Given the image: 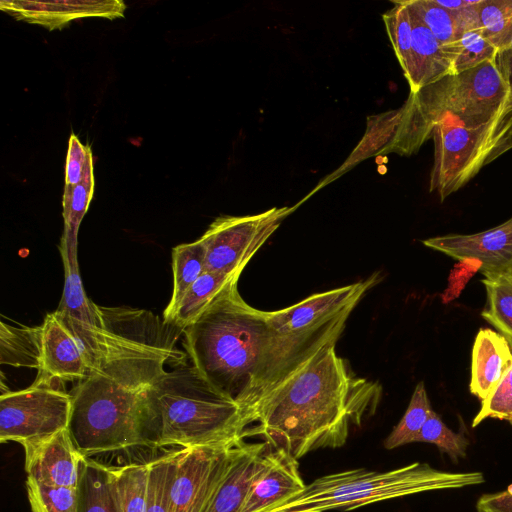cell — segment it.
I'll list each match as a JSON object with an SVG mask.
<instances>
[{
    "instance_id": "277c9868",
    "label": "cell",
    "mask_w": 512,
    "mask_h": 512,
    "mask_svg": "<svg viewBox=\"0 0 512 512\" xmlns=\"http://www.w3.org/2000/svg\"><path fill=\"white\" fill-rule=\"evenodd\" d=\"M230 283L189 326L184 347L192 365L244 415L258 383L269 343L267 312L248 305ZM246 420V419H245Z\"/></svg>"
},
{
    "instance_id": "5bb4252c",
    "label": "cell",
    "mask_w": 512,
    "mask_h": 512,
    "mask_svg": "<svg viewBox=\"0 0 512 512\" xmlns=\"http://www.w3.org/2000/svg\"><path fill=\"white\" fill-rule=\"evenodd\" d=\"M27 480L49 488H77L85 458L68 429L23 446Z\"/></svg>"
},
{
    "instance_id": "7402d4cb",
    "label": "cell",
    "mask_w": 512,
    "mask_h": 512,
    "mask_svg": "<svg viewBox=\"0 0 512 512\" xmlns=\"http://www.w3.org/2000/svg\"><path fill=\"white\" fill-rule=\"evenodd\" d=\"M77 509L78 512H118L110 467L90 457H85L81 464Z\"/></svg>"
},
{
    "instance_id": "d4e9b609",
    "label": "cell",
    "mask_w": 512,
    "mask_h": 512,
    "mask_svg": "<svg viewBox=\"0 0 512 512\" xmlns=\"http://www.w3.org/2000/svg\"><path fill=\"white\" fill-rule=\"evenodd\" d=\"M205 247L200 239L176 246L172 251L173 291L163 312L167 322L192 284L205 272Z\"/></svg>"
},
{
    "instance_id": "74e56055",
    "label": "cell",
    "mask_w": 512,
    "mask_h": 512,
    "mask_svg": "<svg viewBox=\"0 0 512 512\" xmlns=\"http://www.w3.org/2000/svg\"><path fill=\"white\" fill-rule=\"evenodd\" d=\"M477 512H512V484L505 490L483 494L476 503Z\"/></svg>"
},
{
    "instance_id": "7a4b0ae2",
    "label": "cell",
    "mask_w": 512,
    "mask_h": 512,
    "mask_svg": "<svg viewBox=\"0 0 512 512\" xmlns=\"http://www.w3.org/2000/svg\"><path fill=\"white\" fill-rule=\"evenodd\" d=\"M59 250L64 287L56 312L77 339L91 374L146 390L167 372L165 364H184L176 345L182 329L148 310L95 304L83 288L77 249L61 239Z\"/></svg>"
},
{
    "instance_id": "ab89813d",
    "label": "cell",
    "mask_w": 512,
    "mask_h": 512,
    "mask_svg": "<svg viewBox=\"0 0 512 512\" xmlns=\"http://www.w3.org/2000/svg\"><path fill=\"white\" fill-rule=\"evenodd\" d=\"M433 2L448 11H461L476 5L479 0H433Z\"/></svg>"
},
{
    "instance_id": "3957f363",
    "label": "cell",
    "mask_w": 512,
    "mask_h": 512,
    "mask_svg": "<svg viewBox=\"0 0 512 512\" xmlns=\"http://www.w3.org/2000/svg\"><path fill=\"white\" fill-rule=\"evenodd\" d=\"M512 107V84L487 61L460 74L448 75L410 93L400 108L368 118L358 151L364 158L378 154L411 155L430 138L445 115L463 126L489 122Z\"/></svg>"
},
{
    "instance_id": "8fae6325",
    "label": "cell",
    "mask_w": 512,
    "mask_h": 512,
    "mask_svg": "<svg viewBox=\"0 0 512 512\" xmlns=\"http://www.w3.org/2000/svg\"><path fill=\"white\" fill-rule=\"evenodd\" d=\"M294 207H273L255 215L221 216L201 236L205 271L240 275L246 264Z\"/></svg>"
},
{
    "instance_id": "9c48e42d",
    "label": "cell",
    "mask_w": 512,
    "mask_h": 512,
    "mask_svg": "<svg viewBox=\"0 0 512 512\" xmlns=\"http://www.w3.org/2000/svg\"><path fill=\"white\" fill-rule=\"evenodd\" d=\"M432 138L429 191L444 201L512 148V107L475 127H465L454 116L445 115L434 127Z\"/></svg>"
},
{
    "instance_id": "44dd1931",
    "label": "cell",
    "mask_w": 512,
    "mask_h": 512,
    "mask_svg": "<svg viewBox=\"0 0 512 512\" xmlns=\"http://www.w3.org/2000/svg\"><path fill=\"white\" fill-rule=\"evenodd\" d=\"M404 2L443 45L456 41L469 30L480 29L476 9L479 2L461 11H448L433 0Z\"/></svg>"
},
{
    "instance_id": "8d00e7d4",
    "label": "cell",
    "mask_w": 512,
    "mask_h": 512,
    "mask_svg": "<svg viewBox=\"0 0 512 512\" xmlns=\"http://www.w3.org/2000/svg\"><path fill=\"white\" fill-rule=\"evenodd\" d=\"M90 154V146L83 145L75 134H71L66 159L65 186L76 185L82 180Z\"/></svg>"
},
{
    "instance_id": "d6a6232c",
    "label": "cell",
    "mask_w": 512,
    "mask_h": 512,
    "mask_svg": "<svg viewBox=\"0 0 512 512\" xmlns=\"http://www.w3.org/2000/svg\"><path fill=\"white\" fill-rule=\"evenodd\" d=\"M416 442L436 445L442 453L448 454L454 462L466 456L469 445L468 439L461 433L454 432L448 428L434 410L431 411L424 423L416 438Z\"/></svg>"
},
{
    "instance_id": "f1b7e54d",
    "label": "cell",
    "mask_w": 512,
    "mask_h": 512,
    "mask_svg": "<svg viewBox=\"0 0 512 512\" xmlns=\"http://www.w3.org/2000/svg\"><path fill=\"white\" fill-rule=\"evenodd\" d=\"M432 410L425 384L420 381L412 393L401 420L384 440V447L391 450L416 442V438Z\"/></svg>"
},
{
    "instance_id": "d590c367",
    "label": "cell",
    "mask_w": 512,
    "mask_h": 512,
    "mask_svg": "<svg viewBox=\"0 0 512 512\" xmlns=\"http://www.w3.org/2000/svg\"><path fill=\"white\" fill-rule=\"evenodd\" d=\"M488 418L505 420L512 424V365L482 401L481 408L472 421V427Z\"/></svg>"
},
{
    "instance_id": "1f68e13d",
    "label": "cell",
    "mask_w": 512,
    "mask_h": 512,
    "mask_svg": "<svg viewBox=\"0 0 512 512\" xmlns=\"http://www.w3.org/2000/svg\"><path fill=\"white\" fill-rule=\"evenodd\" d=\"M394 6L382 16L396 57L406 77L411 64L412 23L410 12L402 1H393Z\"/></svg>"
},
{
    "instance_id": "9a60e30c",
    "label": "cell",
    "mask_w": 512,
    "mask_h": 512,
    "mask_svg": "<svg viewBox=\"0 0 512 512\" xmlns=\"http://www.w3.org/2000/svg\"><path fill=\"white\" fill-rule=\"evenodd\" d=\"M269 447L265 442L240 441L203 512H241L254 482L270 464Z\"/></svg>"
},
{
    "instance_id": "f546056e",
    "label": "cell",
    "mask_w": 512,
    "mask_h": 512,
    "mask_svg": "<svg viewBox=\"0 0 512 512\" xmlns=\"http://www.w3.org/2000/svg\"><path fill=\"white\" fill-rule=\"evenodd\" d=\"M452 62V75L471 70L484 62L495 61L498 50L484 38L480 29L465 32L454 42L444 44Z\"/></svg>"
},
{
    "instance_id": "e575fe53",
    "label": "cell",
    "mask_w": 512,
    "mask_h": 512,
    "mask_svg": "<svg viewBox=\"0 0 512 512\" xmlns=\"http://www.w3.org/2000/svg\"><path fill=\"white\" fill-rule=\"evenodd\" d=\"M173 452L148 462L145 512H170L169 479Z\"/></svg>"
},
{
    "instance_id": "5b68a950",
    "label": "cell",
    "mask_w": 512,
    "mask_h": 512,
    "mask_svg": "<svg viewBox=\"0 0 512 512\" xmlns=\"http://www.w3.org/2000/svg\"><path fill=\"white\" fill-rule=\"evenodd\" d=\"M146 408L150 447L194 448L247 437L242 408L215 391L193 365H177L147 388Z\"/></svg>"
},
{
    "instance_id": "30bf717a",
    "label": "cell",
    "mask_w": 512,
    "mask_h": 512,
    "mask_svg": "<svg viewBox=\"0 0 512 512\" xmlns=\"http://www.w3.org/2000/svg\"><path fill=\"white\" fill-rule=\"evenodd\" d=\"M61 380H39L0 397V441L22 446L68 428L72 399Z\"/></svg>"
},
{
    "instance_id": "7c38bea8",
    "label": "cell",
    "mask_w": 512,
    "mask_h": 512,
    "mask_svg": "<svg viewBox=\"0 0 512 512\" xmlns=\"http://www.w3.org/2000/svg\"><path fill=\"white\" fill-rule=\"evenodd\" d=\"M239 442L173 451L168 487L170 512L204 511Z\"/></svg>"
},
{
    "instance_id": "603a6c76",
    "label": "cell",
    "mask_w": 512,
    "mask_h": 512,
    "mask_svg": "<svg viewBox=\"0 0 512 512\" xmlns=\"http://www.w3.org/2000/svg\"><path fill=\"white\" fill-rule=\"evenodd\" d=\"M239 276L205 271L185 293L167 322L183 330L193 323L230 283L238 280Z\"/></svg>"
},
{
    "instance_id": "484cf974",
    "label": "cell",
    "mask_w": 512,
    "mask_h": 512,
    "mask_svg": "<svg viewBox=\"0 0 512 512\" xmlns=\"http://www.w3.org/2000/svg\"><path fill=\"white\" fill-rule=\"evenodd\" d=\"M1 363L15 367L40 366V326H12L1 322Z\"/></svg>"
},
{
    "instance_id": "d6986e66",
    "label": "cell",
    "mask_w": 512,
    "mask_h": 512,
    "mask_svg": "<svg viewBox=\"0 0 512 512\" xmlns=\"http://www.w3.org/2000/svg\"><path fill=\"white\" fill-rule=\"evenodd\" d=\"M512 365V350L500 333L480 329L471 358L470 392L483 401Z\"/></svg>"
},
{
    "instance_id": "4fadbf2b",
    "label": "cell",
    "mask_w": 512,
    "mask_h": 512,
    "mask_svg": "<svg viewBox=\"0 0 512 512\" xmlns=\"http://www.w3.org/2000/svg\"><path fill=\"white\" fill-rule=\"evenodd\" d=\"M424 246L456 260H475L481 273L512 267V217L473 234H447L422 241Z\"/></svg>"
},
{
    "instance_id": "ac0fdd59",
    "label": "cell",
    "mask_w": 512,
    "mask_h": 512,
    "mask_svg": "<svg viewBox=\"0 0 512 512\" xmlns=\"http://www.w3.org/2000/svg\"><path fill=\"white\" fill-rule=\"evenodd\" d=\"M304 487L298 460L283 450L271 449L270 464L254 482L241 512H264Z\"/></svg>"
},
{
    "instance_id": "e0dca14e",
    "label": "cell",
    "mask_w": 512,
    "mask_h": 512,
    "mask_svg": "<svg viewBox=\"0 0 512 512\" xmlns=\"http://www.w3.org/2000/svg\"><path fill=\"white\" fill-rule=\"evenodd\" d=\"M0 9L17 20L39 24L48 30L61 29L69 21L83 17H123L126 5L121 0L104 1H1Z\"/></svg>"
},
{
    "instance_id": "836d02e7",
    "label": "cell",
    "mask_w": 512,
    "mask_h": 512,
    "mask_svg": "<svg viewBox=\"0 0 512 512\" xmlns=\"http://www.w3.org/2000/svg\"><path fill=\"white\" fill-rule=\"evenodd\" d=\"M32 512H78L77 488H49L26 481Z\"/></svg>"
},
{
    "instance_id": "ba28073f",
    "label": "cell",
    "mask_w": 512,
    "mask_h": 512,
    "mask_svg": "<svg viewBox=\"0 0 512 512\" xmlns=\"http://www.w3.org/2000/svg\"><path fill=\"white\" fill-rule=\"evenodd\" d=\"M68 431L84 457L150 446L146 390L127 388L92 373L72 393Z\"/></svg>"
},
{
    "instance_id": "f35d334b",
    "label": "cell",
    "mask_w": 512,
    "mask_h": 512,
    "mask_svg": "<svg viewBox=\"0 0 512 512\" xmlns=\"http://www.w3.org/2000/svg\"><path fill=\"white\" fill-rule=\"evenodd\" d=\"M495 65L503 79L512 84V42L497 52Z\"/></svg>"
},
{
    "instance_id": "2e32d148",
    "label": "cell",
    "mask_w": 512,
    "mask_h": 512,
    "mask_svg": "<svg viewBox=\"0 0 512 512\" xmlns=\"http://www.w3.org/2000/svg\"><path fill=\"white\" fill-rule=\"evenodd\" d=\"M39 380H82L91 374L80 345L57 312L49 313L40 326Z\"/></svg>"
},
{
    "instance_id": "52a82bcc",
    "label": "cell",
    "mask_w": 512,
    "mask_h": 512,
    "mask_svg": "<svg viewBox=\"0 0 512 512\" xmlns=\"http://www.w3.org/2000/svg\"><path fill=\"white\" fill-rule=\"evenodd\" d=\"M484 482L481 472H447L414 462L379 472L363 468L328 474L264 512H326L417 493L459 489Z\"/></svg>"
},
{
    "instance_id": "cb8c5ba5",
    "label": "cell",
    "mask_w": 512,
    "mask_h": 512,
    "mask_svg": "<svg viewBox=\"0 0 512 512\" xmlns=\"http://www.w3.org/2000/svg\"><path fill=\"white\" fill-rule=\"evenodd\" d=\"M482 274L487 301L481 316L505 337L512 348V267Z\"/></svg>"
},
{
    "instance_id": "8992f818",
    "label": "cell",
    "mask_w": 512,
    "mask_h": 512,
    "mask_svg": "<svg viewBox=\"0 0 512 512\" xmlns=\"http://www.w3.org/2000/svg\"><path fill=\"white\" fill-rule=\"evenodd\" d=\"M380 279L376 272L356 283L312 294L292 306L267 312L269 343L245 418L261 397L324 347L337 343L353 309Z\"/></svg>"
},
{
    "instance_id": "6da1fadb",
    "label": "cell",
    "mask_w": 512,
    "mask_h": 512,
    "mask_svg": "<svg viewBox=\"0 0 512 512\" xmlns=\"http://www.w3.org/2000/svg\"><path fill=\"white\" fill-rule=\"evenodd\" d=\"M335 346L324 347L255 403L246 417L247 437L260 435L298 460L343 446L350 430L376 412L380 383L357 375Z\"/></svg>"
},
{
    "instance_id": "4dcf8cb0",
    "label": "cell",
    "mask_w": 512,
    "mask_h": 512,
    "mask_svg": "<svg viewBox=\"0 0 512 512\" xmlns=\"http://www.w3.org/2000/svg\"><path fill=\"white\" fill-rule=\"evenodd\" d=\"M482 35L498 51L512 42V0H480L476 6Z\"/></svg>"
},
{
    "instance_id": "ffe728a7",
    "label": "cell",
    "mask_w": 512,
    "mask_h": 512,
    "mask_svg": "<svg viewBox=\"0 0 512 512\" xmlns=\"http://www.w3.org/2000/svg\"><path fill=\"white\" fill-rule=\"evenodd\" d=\"M409 12L412 23L411 64L405 78L409 83L410 93H416L423 87L452 75V62L444 45L410 9Z\"/></svg>"
},
{
    "instance_id": "4316f807",
    "label": "cell",
    "mask_w": 512,
    "mask_h": 512,
    "mask_svg": "<svg viewBox=\"0 0 512 512\" xmlns=\"http://www.w3.org/2000/svg\"><path fill=\"white\" fill-rule=\"evenodd\" d=\"M94 192L93 158L89 155L82 180L73 186H64L62 238L68 247L77 249L78 231L88 210Z\"/></svg>"
},
{
    "instance_id": "83f0119b",
    "label": "cell",
    "mask_w": 512,
    "mask_h": 512,
    "mask_svg": "<svg viewBox=\"0 0 512 512\" xmlns=\"http://www.w3.org/2000/svg\"><path fill=\"white\" fill-rule=\"evenodd\" d=\"M148 462L110 468L118 512H145Z\"/></svg>"
}]
</instances>
